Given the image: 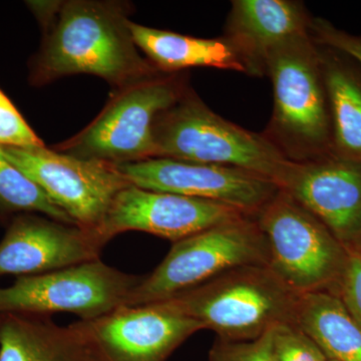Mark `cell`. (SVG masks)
Listing matches in <instances>:
<instances>
[{"mask_svg": "<svg viewBox=\"0 0 361 361\" xmlns=\"http://www.w3.org/2000/svg\"><path fill=\"white\" fill-rule=\"evenodd\" d=\"M44 27L30 82L42 85L89 73L122 89L161 73L137 52L122 6L115 2H30Z\"/></svg>", "mask_w": 361, "mask_h": 361, "instance_id": "1", "label": "cell"}, {"mask_svg": "<svg viewBox=\"0 0 361 361\" xmlns=\"http://www.w3.org/2000/svg\"><path fill=\"white\" fill-rule=\"evenodd\" d=\"M266 77L273 89L272 115L262 133L268 142L294 163L332 154L329 99L310 33L274 47L266 59Z\"/></svg>", "mask_w": 361, "mask_h": 361, "instance_id": "2", "label": "cell"}, {"mask_svg": "<svg viewBox=\"0 0 361 361\" xmlns=\"http://www.w3.org/2000/svg\"><path fill=\"white\" fill-rule=\"evenodd\" d=\"M299 294L267 265L234 268L168 299L225 341L258 338L278 325L295 323Z\"/></svg>", "mask_w": 361, "mask_h": 361, "instance_id": "3", "label": "cell"}, {"mask_svg": "<svg viewBox=\"0 0 361 361\" xmlns=\"http://www.w3.org/2000/svg\"><path fill=\"white\" fill-rule=\"evenodd\" d=\"M154 158L242 169L276 185L290 161L262 133L251 132L225 120L190 87L157 118Z\"/></svg>", "mask_w": 361, "mask_h": 361, "instance_id": "4", "label": "cell"}, {"mask_svg": "<svg viewBox=\"0 0 361 361\" xmlns=\"http://www.w3.org/2000/svg\"><path fill=\"white\" fill-rule=\"evenodd\" d=\"M184 77L161 73L118 89L94 122L54 149L114 165L154 158L157 118L189 90Z\"/></svg>", "mask_w": 361, "mask_h": 361, "instance_id": "5", "label": "cell"}, {"mask_svg": "<svg viewBox=\"0 0 361 361\" xmlns=\"http://www.w3.org/2000/svg\"><path fill=\"white\" fill-rule=\"evenodd\" d=\"M268 264L264 235L255 218L245 216L175 242L158 267L142 278L126 306L161 302L234 268Z\"/></svg>", "mask_w": 361, "mask_h": 361, "instance_id": "6", "label": "cell"}, {"mask_svg": "<svg viewBox=\"0 0 361 361\" xmlns=\"http://www.w3.org/2000/svg\"><path fill=\"white\" fill-rule=\"evenodd\" d=\"M269 251V267L299 295L336 291L348 250L310 211L278 193L255 216Z\"/></svg>", "mask_w": 361, "mask_h": 361, "instance_id": "7", "label": "cell"}, {"mask_svg": "<svg viewBox=\"0 0 361 361\" xmlns=\"http://www.w3.org/2000/svg\"><path fill=\"white\" fill-rule=\"evenodd\" d=\"M142 278L111 267L101 259L20 276L11 286L0 288V314L66 312L89 322L126 305Z\"/></svg>", "mask_w": 361, "mask_h": 361, "instance_id": "8", "label": "cell"}, {"mask_svg": "<svg viewBox=\"0 0 361 361\" xmlns=\"http://www.w3.org/2000/svg\"><path fill=\"white\" fill-rule=\"evenodd\" d=\"M0 152L27 176L80 229L94 233L116 195L130 186L118 166L39 147H0Z\"/></svg>", "mask_w": 361, "mask_h": 361, "instance_id": "9", "label": "cell"}, {"mask_svg": "<svg viewBox=\"0 0 361 361\" xmlns=\"http://www.w3.org/2000/svg\"><path fill=\"white\" fill-rule=\"evenodd\" d=\"M116 166L133 186L218 202L253 217L279 191L272 180L225 166L170 158Z\"/></svg>", "mask_w": 361, "mask_h": 361, "instance_id": "10", "label": "cell"}, {"mask_svg": "<svg viewBox=\"0 0 361 361\" xmlns=\"http://www.w3.org/2000/svg\"><path fill=\"white\" fill-rule=\"evenodd\" d=\"M245 216L250 215L218 202L130 185L116 195L94 235L104 246L116 235L127 231L149 233L175 243Z\"/></svg>", "mask_w": 361, "mask_h": 361, "instance_id": "11", "label": "cell"}, {"mask_svg": "<svg viewBox=\"0 0 361 361\" xmlns=\"http://www.w3.org/2000/svg\"><path fill=\"white\" fill-rule=\"evenodd\" d=\"M288 194L315 216L346 250L361 249V161L330 155L289 161L278 180Z\"/></svg>", "mask_w": 361, "mask_h": 361, "instance_id": "12", "label": "cell"}, {"mask_svg": "<svg viewBox=\"0 0 361 361\" xmlns=\"http://www.w3.org/2000/svg\"><path fill=\"white\" fill-rule=\"evenodd\" d=\"M82 323L103 361H167L180 344L204 329L169 301L123 305Z\"/></svg>", "mask_w": 361, "mask_h": 361, "instance_id": "13", "label": "cell"}, {"mask_svg": "<svg viewBox=\"0 0 361 361\" xmlns=\"http://www.w3.org/2000/svg\"><path fill=\"white\" fill-rule=\"evenodd\" d=\"M104 247L94 233L77 226L21 214L0 242V277L44 274L97 260Z\"/></svg>", "mask_w": 361, "mask_h": 361, "instance_id": "14", "label": "cell"}, {"mask_svg": "<svg viewBox=\"0 0 361 361\" xmlns=\"http://www.w3.org/2000/svg\"><path fill=\"white\" fill-rule=\"evenodd\" d=\"M312 16L296 0H234L224 37L238 51L251 77H265L266 59L277 45L310 33Z\"/></svg>", "mask_w": 361, "mask_h": 361, "instance_id": "15", "label": "cell"}, {"mask_svg": "<svg viewBox=\"0 0 361 361\" xmlns=\"http://www.w3.org/2000/svg\"><path fill=\"white\" fill-rule=\"evenodd\" d=\"M51 317L0 314V361H103L82 322L61 326Z\"/></svg>", "mask_w": 361, "mask_h": 361, "instance_id": "16", "label": "cell"}, {"mask_svg": "<svg viewBox=\"0 0 361 361\" xmlns=\"http://www.w3.org/2000/svg\"><path fill=\"white\" fill-rule=\"evenodd\" d=\"M129 28L135 45L161 73H179L187 68H214L248 75L243 59L224 35L201 39L132 21H129Z\"/></svg>", "mask_w": 361, "mask_h": 361, "instance_id": "17", "label": "cell"}, {"mask_svg": "<svg viewBox=\"0 0 361 361\" xmlns=\"http://www.w3.org/2000/svg\"><path fill=\"white\" fill-rule=\"evenodd\" d=\"M329 99L332 154L361 161V66L348 54L318 44Z\"/></svg>", "mask_w": 361, "mask_h": 361, "instance_id": "18", "label": "cell"}, {"mask_svg": "<svg viewBox=\"0 0 361 361\" xmlns=\"http://www.w3.org/2000/svg\"><path fill=\"white\" fill-rule=\"evenodd\" d=\"M295 324L319 346L329 360L361 361V327L334 291L299 297Z\"/></svg>", "mask_w": 361, "mask_h": 361, "instance_id": "19", "label": "cell"}, {"mask_svg": "<svg viewBox=\"0 0 361 361\" xmlns=\"http://www.w3.org/2000/svg\"><path fill=\"white\" fill-rule=\"evenodd\" d=\"M35 213L44 214L45 217L63 224L75 226L68 214L0 152V221L9 223L21 214Z\"/></svg>", "mask_w": 361, "mask_h": 361, "instance_id": "20", "label": "cell"}, {"mask_svg": "<svg viewBox=\"0 0 361 361\" xmlns=\"http://www.w3.org/2000/svg\"><path fill=\"white\" fill-rule=\"evenodd\" d=\"M276 361H325L319 346L295 323L278 325L273 331Z\"/></svg>", "mask_w": 361, "mask_h": 361, "instance_id": "21", "label": "cell"}, {"mask_svg": "<svg viewBox=\"0 0 361 361\" xmlns=\"http://www.w3.org/2000/svg\"><path fill=\"white\" fill-rule=\"evenodd\" d=\"M273 331L253 341H232L218 338L209 353V361H276Z\"/></svg>", "mask_w": 361, "mask_h": 361, "instance_id": "22", "label": "cell"}, {"mask_svg": "<svg viewBox=\"0 0 361 361\" xmlns=\"http://www.w3.org/2000/svg\"><path fill=\"white\" fill-rule=\"evenodd\" d=\"M44 142L0 90V147H39Z\"/></svg>", "mask_w": 361, "mask_h": 361, "instance_id": "23", "label": "cell"}, {"mask_svg": "<svg viewBox=\"0 0 361 361\" xmlns=\"http://www.w3.org/2000/svg\"><path fill=\"white\" fill-rule=\"evenodd\" d=\"M310 33L316 44L343 52L361 66V35L339 30L322 18H311Z\"/></svg>", "mask_w": 361, "mask_h": 361, "instance_id": "24", "label": "cell"}, {"mask_svg": "<svg viewBox=\"0 0 361 361\" xmlns=\"http://www.w3.org/2000/svg\"><path fill=\"white\" fill-rule=\"evenodd\" d=\"M361 327V249L348 250V259L336 291Z\"/></svg>", "mask_w": 361, "mask_h": 361, "instance_id": "25", "label": "cell"}, {"mask_svg": "<svg viewBox=\"0 0 361 361\" xmlns=\"http://www.w3.org/2000/svg\"><path fill=\"white\" fill-rule=\"evenodd\" d=\"M325 361H336V360H329V358H327V360Z\"/></svg>", "mask_w": 361, "mask_h": 361, "instance_id": "26", "label": "cell"}]
</instances>
